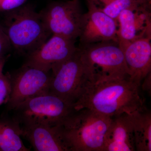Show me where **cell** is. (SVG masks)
I'll list each match as a JSON object with an SVG mask.
<instances>
[{"label": "cell", "mask_w": 151, "mask_h": 151, "mask_svg": "<svg viewBox=\"0 0 151 151\" xmlns=\"http://www.w3.org/2000/svg\"><path fill=\"white\" fill-rule=\"evenodd\" d=\"M135 149L151 151V113L147 109L132 114Z\"/></svg>", "instance_id": "cell-16"}, {"label": "cell", "mask_w": 151, "mask_h": 151, "mask_svg": "<svg viewBox=\"0 0 151 151\" xmlns=\"http://www.w3.org/2000/svg\"><path fill=\"white\" fill-rule=\"evenodd\" d=\"M7 57L0 58V78L4 73H3V70L6 60Z\"/></svg>", "instance_id": "cell-23"}, {"label": "cell", "mask_w": 151, "mask_h": 151, "mask_svg": "<svg viewBox=\"0 0 151 151\" xmlns=\"http://www.w3.org/2000/svg\"><path fill=\"white\" fill-rule=\"evenodd\" d=\"M84 13L79 35V45H87L102 42H119L118 22L104 13L87 7Z\"/></svg>", "instance_id": "cell-10"}, {"label": "cell", "mask_w": 151, "mask_h": 151, "mask_svg": "<svg viewBox=\"0 0 151 151\" xmlns=\"http://www.w3.org/2000/svg\"><path fill=\"white\" fill-rule=\"evenodd\" d=\"M74 110L72 103L49 92L25 100L12 111L20 126H56Z\"/></svg>", "instance_id": "cell-5"}, {"label": "cell", "mask_w": 151, "mask_h": 151, "mask_svg": "<svg viewBox=\"0 0 151 151\" xmlns=\"http://www.w3.org/2000/svg\"><path fill=\"white\" fill-rule=\"evenodd\" d=\"M132 114L124 113L112 118L103 151H135Z\"/></svg>", "instance_id": "cell-13"}, {"label": "cell", "mask_w": 151, "mask_h": 151, "mask_svg": "<svg viewBox=\"0 0 151 151\" xmlns=\"http://www.w3.org/2000/svg\"><path fill=\"white\" fill-rule=\"evenodd\" d=\"M39 14L52 35L74 40L79 37L84 14L79 0L52 2Z\"/></svg>", "instance_id": "cell-7"}, {"label": "cell", "mask_w": 151, "mask_h": 151, "mask_svg": "<svg viewBox=\"0 0 151 151\" xmlns=\"http://www.w3.org/2000/svg\"><path fill=\"white\" fill-rule=\"evenodd\" d=\"M27 0H0V12H9L23 5Z\"/></svg>", "instance_id": "cell-20"}, {"label": "cell", "mask_w": 151, "mask_h": 151, "mask_svg": "<svg viewBox=\"0 0 151 151\" xmlns=\"http://www.w3.org/2000/svg\"><path fill=\"white\" fill-rule=\"evenodd\" d=\"M49 92L74 105L92 75L81 59L79 49L69 59L51 70Z\"/></svg>", "instance_id": "cell-6"}, {"label": "cell", "mask_w": 151, "mask_h": 151, "mask_svg": "<svg viewBox=\"0 0 151 151\" xmlns=\"http://www.w3.org/2000/svg\"><path fill=\"white\" fill-rule=\"evenodd\" d=\"M151 37H144L130 42H119L124 52L129 78L139 86L151 73Z\"/></svg>", "instance_id": "cell-11"}, {"label": "cell", "mask_w": 151, "mask_h": 151, "mask_svg": "<svg viewBox=\"0 0 151 151\" xmlns=\"http://www.w3.org/2000/svg\"><path fill=\"white\" fill-rule=\"evenodd\" d=\"M22 137L36 151H69L57 126L32 125L21 126Z\"/></svg>", "instance_id": "cell-14"}, {"label": "cell", "mask_w": 151, "mask_h": 151, "mask_svg": "<svg viewBox=\"0 0 151 151\" xmlns=\"http://www.w3.org/2000/svg\"><path fill=\"white\" fill-rule=\"evenodd\" d=\"M140 87L129 78L89 81L74 104L75 110L88 108L111 118L147 109Z\"/></svg>", "instance_id": "cell-1"}, {"label": "cell", "mask_w": 151, "mask_h": 151, "mask_svg": "<svg viewBox=\"0 0 151 151\" xmlns=\"http://www.w3.org/2000/svg\"><path fill=\"white\" fill-rule=\"evenodd\" d=\"M130 1H132L134 2L137 3V4H138L137 2V0H130Z\"/></svg>", "instance_id": "cell-24"}, {"label": "cell", "mask_w": 151, "mask_h": 151, "mask_svg": "<svg viewBox=\"0 0 151 151\" xmlns=\"http://www.w3.org/2000/svg\"><path fill=\"white\" fill-rule=\"evenodd\" d=\"M12 47L10 41L3 27L0 25V58L5 57Z\"/></svg>", "instance_id": "cell-19"}, {"label": "cell", "mask_w": 151, "mask_h": 151, "mask_svg": "<svg viewBox=\"0 0 151 151\" xmlns=\"http://www.w3.org/2000/svg\"><path fill=\"white\" fill-rule=\"evenodd\" d=\"M12 91L11 73L7 72L0 78V105L6 104Z\"/></svg>", "instance_id": "cell-18"}, {"label": "cell", "mask_w": 151, "mask_h": 151, "mask_svg": "<svg viewBox=\"0 0 151 151\" xmlns=\"http://www.w3.org/2000/svg\"><path fill=\"white\" fill-rule=\"evenodd\" d=\"M3 28L12 46L18 53L27 55L40 46L52 35L39 13L29 4L6 12Z\"/></svg>", "instance_id": "cell-3"}, {"label": "cell", "mask_w": 151, "mask_h": 151, "mask_svg": "<svg viewBox=\"0 0 151 151\" xmlns=\"http://www.w3.org/2000/svg\"><path fill=\"white\" fill-rule=\"evenodd\" d=\"M119 42H130L144 37H151V11L127 9L117 19Z\"/></svg>", "instance_id": "cell-12"}, {"label": "cell", "mask_w": 151, "mask_h": 151, "mask_svg": "<svg viewBox=\"0 0 151 151\" xmlns=\"http://www.w3.org/2000/svg\"><path fill=\"white\" fill-rule=\"evenodd\" d=\"M51 71L24 64L11 74L12 91L6 103L8 111H12L25 100L49 92Z\"/></svg>", "instance_id": "cell-8"}, {"label": "cell", "mask_w": 151, "mask_h": 151, "mask_svg": "<svg viewBox=\"0 0 151 151\" xmlns=\"http://www.w3.org/2000/svg\"><path fill=\"white\" fill-rule=\"evenodd\" d=\"M141 7L151 10V0H137Z\"/></svg>", "instance_id": "cell-22"}, {"label": "cell", "mask_w": 151, "mask_h": 151, "mask_svg": "<svg viewBox=\"0 0 151 151\" xmlns=\"http://www.w3.org/2000/svg\"><path fill=\"white\" fill-rule=\"evenodd\" d=\"M151 73H149L148 75L145 78V79L143 80V82L142 86V88L144 90L146 91H150V92L151 90Z\"/></svg>", "instance_id": "cell-21"}, {"label": "cell", "mask_w": 151, "mask_h": 151, "mask_svg": "<svg viewBox=\"0 0 151 151\" xmlns=\"http://www.w3.org/2000/svg\"><path fill=\"white\" fill-rule=\"evenodd\" d=\"M112 119L82 108L74 110L57 126L69 151H103Z\"/></svg>", "instance_id": "cell-2"}, {"label": "cell", "mask_w": 151, "mask_h": 151, "mask_svg": "<svg viewBox=\"0 0 151 151\" xmlns=\"http://www.w3.org/2000/svg\"><path fill=\"white\" fill-rule=\"evenodd\" d=\"M76 40L52 35L40 46L27 54L24 64L51 71L77 51Z\"/></svg>", "instance_id": "cell-9"}, {"label": "cell", "mask_w": 151, "mask_h": 151, "mask_svg": "<svg viewBox=\"0 0 151 151\" xmlns=\"http://www.w3.org/2000/svg\"><path fill=\"white\" fill-rule=\"evenodd\" d=\"M87 7L93 8L104 13L117 22L121 12L127 9L147 10L141 7L130 0H85Z\"/></svg>", "instance_id": "cell-17"}, {"label": "cell", "mask_w": 151, "mask_h": 151, "mask_svg": "<svg viewBox=\"0 0 151 151\" xmlns=\"http://www.w3.org/2000/svg\"><path fill=\"white\" fill-rule=\"evenodd\" d=\"M78 48L92 81L129 78L124 52L118 42H102L79 45Z\"/></svg>", "instance_id": "cell-4"}, {"label": "cell", "mask_w": 151, "mask_h": 151, "mask_svg": "<svg viewBox=\"0 0 151 151\" xmlns=\"http://www.w3.org/2000/svg\"><path fill=\"white\" fill-rule=\"evenodd\" d=\"M20 124L13 116L0 118V151H29L21 139Z\"/></svg>", "instance_id": "cell-15"}]
</instances>
